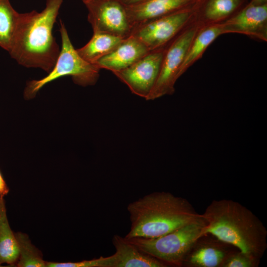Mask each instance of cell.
<instances>
[{"label": "cell", "mask_w": 267, "mask_h": 267, "mask_svg": "<svg viewBox=\"0 0 267 267\" xmlns=\"http://www.w3.org/2000/svg\"><path fill=\"white\" fill-rule=\"evenodd\" d=\"M192 27L177 36L166 48L156 83L146 100H153L175 91L178 74L186 53L197 33Z\"/></svg>", "instance_id": "52a82bcc"}, {"label": "cell", "mask_w": 267, "mask_h": 267, "mask_svg": "<svg viewBox=\"0 0 267 267\" xmlns=\"http://www.w3.org/2000/svg\"><path fill=\"white\" fill-rule=\"evenodd\" d=\"M63 0H46L41 12L19 13L9 55L19 64L40 68L47 73L53 68L60 49L52 29Z\"/></svg>", "instance_id": "6da1fadb"}, {"label": "cell", "mask_w": 267, "mask_h": 267, "mask_svg": "<svg viewBox=\"0 0 267 267\" xmlns=\"http://www.w3.org/2000/svg\"><path fill=\"white\" fill-rule=\"evenodd\" d=\"M217 239V238H216ZM229 245L218 239H202L194 244L184 261L183 266L189 267H221L232 251Z\"/></svg>", "instance_id": "4fadbf2b"}, {"label": "cell", "mask_w": 267, "mask_h": 267, "mask_svg": "<svg viewBox=\"0 0 267 267\" xmlns=\"http://www.w3.org/2000/svg\"><path fill=\"white\" fill-rule=\"evenodd\" d=\"M259 259L242 252H232L227 257L221 267H255Z\"/></svg>", "instance_id": "44dd1931"}, {"label": "cell", "mask_w": 267, "mask_h": 267, "mask_svg": "<svg viewBox=\"0 0 267 267\" xmlns=\"http://www.w3.org/2000/svg\"><path fill=\"white\" fill-rule=\"evenodd\" d=\"M124 39L105 33H93L89 42L77 51L85 60L95 65L112 52Z\"/></svg>", "instance_id": "2e32d148"}, {"label": "cell", "mask_w": 267, "mask_h": 267, "mask_svg": "<svg viewBox=\"0 0 267 267\" xmlns=\"http://www.w3.org/2000/svg\"><path fill=\"white\" fill-rule=\"evenodd\" d=\"M131 222L125 237L154 238L204 218L185 198L169 192H154L130 203Z\"/></svg>", "instance_id": "3957f363"}, {"label": "cell", "mask_w": 267, "mask_h": 267, "mask_svg": "<svg viewBox=\"0 0 267 267\" xmlns=\"http://www.w3.org/2000/svg\"><path fill=\"white\" fill-rule=\"evenodd\" d=\"M111 256L100 257L90 260L78 262L55 263L46 262V267H109Z\"/></svg>", "instance_id": "7402d4cb"}, {"label": "cell", "mask_w": 267, "mask_h": 267, "mask_svg": "<svg viewBox=\"0 0 267 267\" xmlns=\"http://www.w3.org/2000/svg\"><path fill=\"white\" fill-rule=\"evenodd\" d=\"M125 5H132L135 4L146 0H118Z\"/></svg>", "instance_id": "cb8c5ba5"}, {"label": "cell", "mask_w": 267, "mask_h": 267, "mask_svg": "<svg viewBox=\"0 0 267 267\" xmlns=\"http://www.w3.org/2000/svg\"><path fill=\"white\" fill-rule=\"evenodd\" d=\"M149 51L143 43L130 36L125 39L112 52L99 59L95 65L100 69H104L113 73L128 68Z\"/></svg>", "instance_id": "8fae6325"}, {"label": "cell", "mask_w": 267, "mask_h": 267, "mask_svg": "<svg viewBox=\"0 0 267 267\" xmlns=\"http://www.w3.org/2000/svg\"><path fill=\"white\" fill-rule=\"evenodd\" d=\"M9 190L0 172V197H4Z\"/></svg>", "instance_id": "603a6c76"}, {"label": "cell", "mask_w": 267, "mask_h": 267, "mask_svg": "<svg viewBox=\"0 0 267 267\" xmlns=\"http://www.w3.org/2000/svg\"><path fill=\"white\" fill-rule=\"evenodd\" d=\"M19 257V245L8 222L4 197H0V267L3 264L16 267Z\"/></svg>", "instance_id": "9a60e30c"}, {"label": "cell", "mask_w": 267, "mask_h": 267, "mask_svg": "<svg viewBox=\"0 0 267 267\" xmlns=\"http://www.w3.org/2000/svg\"><path fill=\"white\" fill-rule=\"evenodd\" d=\"M82 1L83 2V3L85 4L87 2H88L89 1H92V0H82Z\"/></svg>", "instance_id": "484cf974"}, {"label": "cell", "mask_w": 267, "mask_h": 267, "mask_svg": "<svg viewBox=\"0 0 267 267\" xmlns=\"http://www.w3.org/2000/svg\"><path fill=\"white\" fill-rule=\"evenodd\" d=\"M223 34L220 25H213L197 34L193 39L181 65L178 74V78L196 60L202 56L207 47L220 35Z\"/></svg>", "instance_id": "e0dca14e"}, {"label": "cell", "mask_w": 267, "mask_h": 267, "mask_svg": "<svg viewBox=\"0 0 267 267\" xmlns=\"http://www.w3.org/2000/svg\"><path fill=\"white\" fill-rule=\"evenodd\" d=\"M19 248V257L16 267H46V261L43 258L41 251L31 242L26 233H15Z\"/></svg>", "instance_id": "d6986e66"}, {"label": "cell", "mask_w": 267, "mask_h": 267, "mask_svg": "<svg viewBox=\"0 0 267 267\" xmlns=\"http://www.w3.org/2000/svg\"><path fill=\"white\" fill-rule=\"evenodd\" d=\"M207 223L204 218L159 237L126 239L167 267H181L194 244L203 236V231Z\"/></svg>", "instance_id": "277c9868"}, {"label": "cell", "mask_w": 267, "mask_h": 267, "mask_svg": "<svg viewBox=\"0 0 267 267\" xmlns=\"http://www.w3.org/2000/svg\"><path fill=\"white\" fill-rule=\"evenodd\" d=\"M204 0H146L125 5L129 22L134 26L181 10L198 7Z\"/></svg>", "instance_id": "30bf717a"}, {"label": "cell", "mask_w": 267, "mask_h": 267, "mask_svg": "<svg viewBox=\"0 0 267 267\" xmlns=\"http://www.w3.org/2000/svg\"><path fill=\"white\" fill-rule=\"evenodd\" d=\"M207 222L203 236L210 234L243 253L260 259L267 247V230L251 211L232 200H214L202 214Z\"/></svg>", "instance_id": "7a4b0ae2"}, {"label": "cell", "mask_w": 267, "mask_h": 267, "mask_svg": "<svg viewBox=\"0 0 267 267\" xmlns=\"http://www.w3.org/2000/svg\"><path fill=\"white\" fill-rule=\"evenodd\" d=\"M267 21V3L247 6L221 24L223 34L238 33L262 37Z\"/></svg>", "instance_id": "7c38bea8"}, {"label": "cell", "mask_w": 267, "mask_h": 267, "mask_svg": "<svg viewBox=\"0 0 267 267\" xmlns=\"http://www.w3.org/2000/svg\"><path fill=\"white\" fill-rule=\"evenodd\" d=\"M9 0H0V47L8 51L19 15Z\"/></svg>", "instance_id": "ac0fdd59"}, {"label": "cell", "mask_w": 267, "mask_h": 267, "mask_svg": "<svg viewBox=\"0 0 267 267\" xmlns=\"http://www.w3.org/2000/svg\"><path fill=\"white\" fill-rule=\"evenodd\" d=\"M88 20L93 33H102L122 39L131 35L125 6L118 0H93L85 3Z\"/></svg>", "instance_id": "ba28073f"}, {"label": "cell", "mask_w": 267, "mask_h": 267, "mask_svg": "<svg viewBox=\"0 0 267 267\" xmlns=\"http://www.w3.org/2000/svg\"><path fill=\"white\" fill-rule=\"evenodd\" d=\"M112 243L115 253L109 267H166L164 263L139 250L125 237L114 235Z\"/></svg>", "instance_id": "5bb4252c"}, {"label": "cell", "mask_w": 267, "mask_h": 267, "mask_svg": "<svg viewBox=\"0 0 267 267\" xmlns=\"http://www.w3.org/2000/svg\"><path fill=\"white\" fill-rule=\"evenodd\" d=\"M267 0H252L249 4L252 5H262L267 3Z\"/></svg>", "instance_id": "d4e9b609"}, {"label": "cell", "mask_w": 267, "mask_h": 267, "mask_svg": "<svg viewBox=\"0 0 267 267\" xmlns=\"http://www.w3.org/2000/svg\"><path fill=\"white\" fill-rule=\"evenodd\" d=\"M60 24L62 44L57 61L45 77L27 83L24 91V97L27 100L34 98L44 85L63 76H70L74 83L83 87L94 85L98 81L100 69L81 57L73 46L61 20Z\"/></svg>", "instance_id": "5b68a950"}, {"label": "cell", "mask_w": 267, "mask_h": 267, "mask_svg": "<svg viewBox=\"0 0 267 267\" xmlns=\"http://www.w3.org/2000/svg\"><path fill=\"white\" fill-rule=\"evenodd\" d=\"M203 15L206 19L217 21L235 11L243 0H204Z\"/></svg>", "instance_id": "ffe728a7"}, {"label": "cell", "mask_w": 267, "mask_h": 267, "mask_svg": "<svg viewBox=\"0 0 267 267\" xmlns=\"http://www.w3.org/2000/svg\"><path fill=\"white\" fill-rule=\"evenodd\" d=\"M198 7L181 10L136 25L133 27L131 36L143 43L150 51L164 48L178 36Z\"/></svg>", "instance_id": "8992f818"}, {"label": "cell", "mask_w": 267, "mask_h": 267, "mask_svg": "<svg viewBox=\"0 0 267 267\" xmlns=\"http://www.w3.org/2000/svg\"><path fill=\"white\" fill-rule=\"evenodd\" d=\"M165 49L150 51L133 65L113 74L133 94L146 99L157 80Z\"/></svg>", "instance_id": "9c48e42d"}]
</instances>
